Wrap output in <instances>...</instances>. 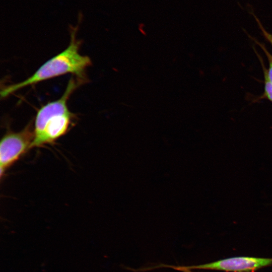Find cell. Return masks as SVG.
Listing matches in <instances>:
<instances>
[{
  "mask_svg": "<svg viewBox=\"0 0 272 272\" xmlns=\"http://www.w3.org/2000/svg\"><path fill=\"white\" fill-rule=\"evenodd\" d=\"M84 82L79 78L71 79L60 98L47 103L37 111L31 148L52 143L68 131L74 115L68 108L67 101L73 92Z\"/></svg>",
  "mask_w": 272,
  "mask_h": 272,
  "instance_id": "obj_1",
  "label": "cell"
},
{
  "mask_svg": "<svg viewBox=\"0 0 272 272\" xmlns=\"http://www.w3.org/2000/svg\"><path fill=\"white\" fill-rule=\"evenodd\" d=\"M76 29L72 31L70 43L64 50L45 62L25 80L5 87L1 91V98H6L27 86L68 73L85 80V72L91 61L89 57L79 53L80 42L76 38Z\"/></svg>",
  "mask_w": 272,
  "mask_h": 272,
  "instance_id": "obj_2",
  "label": "cell"
},
{
  "mask_svg": "<svg viewBox=\"0 0 272 272\" xmlns=\"http://www.w3.org/2000/svg\"><path fill=\"white\" fill-rule=\"evenodd\" d=\"M33 139L31 124L19 132H9L4 136L0 145L1 177L9 167L31 148Z\"/></svg>",
  "mask_w": 272,
  "mask_h": 272,
  "instance_id": "obj_3",
  "label": "cell"
},
{
  "mask_svg": "<svg viewBox=\"0 0 272 272\" xmlns=\"http://www.w3.org/2000/svg\"><path fill=\"white\" fill-rule=\"evenodd\" d=\"M272 265V258L251 256H236L216 261L190 266V269L222 270L226 272H254Z\"/></svg>",
  "mask_w": 272,
  "mask_h": 272,
  "instance_id": "obj_4",
  "label": "cell"
},
{
  "mask_svg": "<svg viewBox=\"0 0 272 272\" xmlns=\"http://www.w3.org/2000/svg\"><path fill=\"white\" fill-rule=\"evenodd\" d=\"M256 55H257L260 63L261 64V66L262 68L263 72V75H264V93L263 95V97L266 98L268 100H269L270 102H272V83L269 80L267 73H266V69L264 65L263 61L261 57L260 56L259 54L257 53V52H256L255 50Z\"/></svg>",
  "mask_w": 272,
  "mask_h": 272,
  "instance_id": "obj_5",
  "label": "cell"
},
{
  "mask_svg": "<svg viewBox=\"0 0 272 272\" xmlns=\"http://www.w3.org/2000/svg\"><path fill=\"white\" fill-rule=\"evenodd\" d=\"M255 41L262 49L267 58L268 62V69H266V73L269 80L272 83V54L269 53L263 44L256 40H255Z\"/></svg>",
  "mask_w": 272,
  "mask_h": 272,
  "instance_id": "obj_6",
  "label": "cell"
},
{
  "mask_svg": "<svg viewBox=\"0 0 272 272\" xmlns=\"http://www.w3.org/2000/svg\"><path fill=\"white\" fill-rule=\"evenodd\" d=\"M256 19L263 33V35L272 46V35L266 31V30L263 28L262 26L260 24V22L257 20V19Z\"/></svg>",
  "mask_w": 272,
  "mask_h": 272,
  "instance_id": "obj_7",
  "label": "cell"
},
{
  "mask_svg": "<svg viewBox=\"0 0 272 272\" xmlns=\"http://www.w3.org/2000/svg\"><path fill=\"white\" fill-rule=\"evenodd\" d=\"M162 266L172 268L182 272H193L191 269L186 268L185 266H174L163 264Z\"/></svg>",
  "mask_w": 272,
  "mask_h": 272,
  "instance_id": "obj_8",
  "label": "cell"
}]
</instances>
